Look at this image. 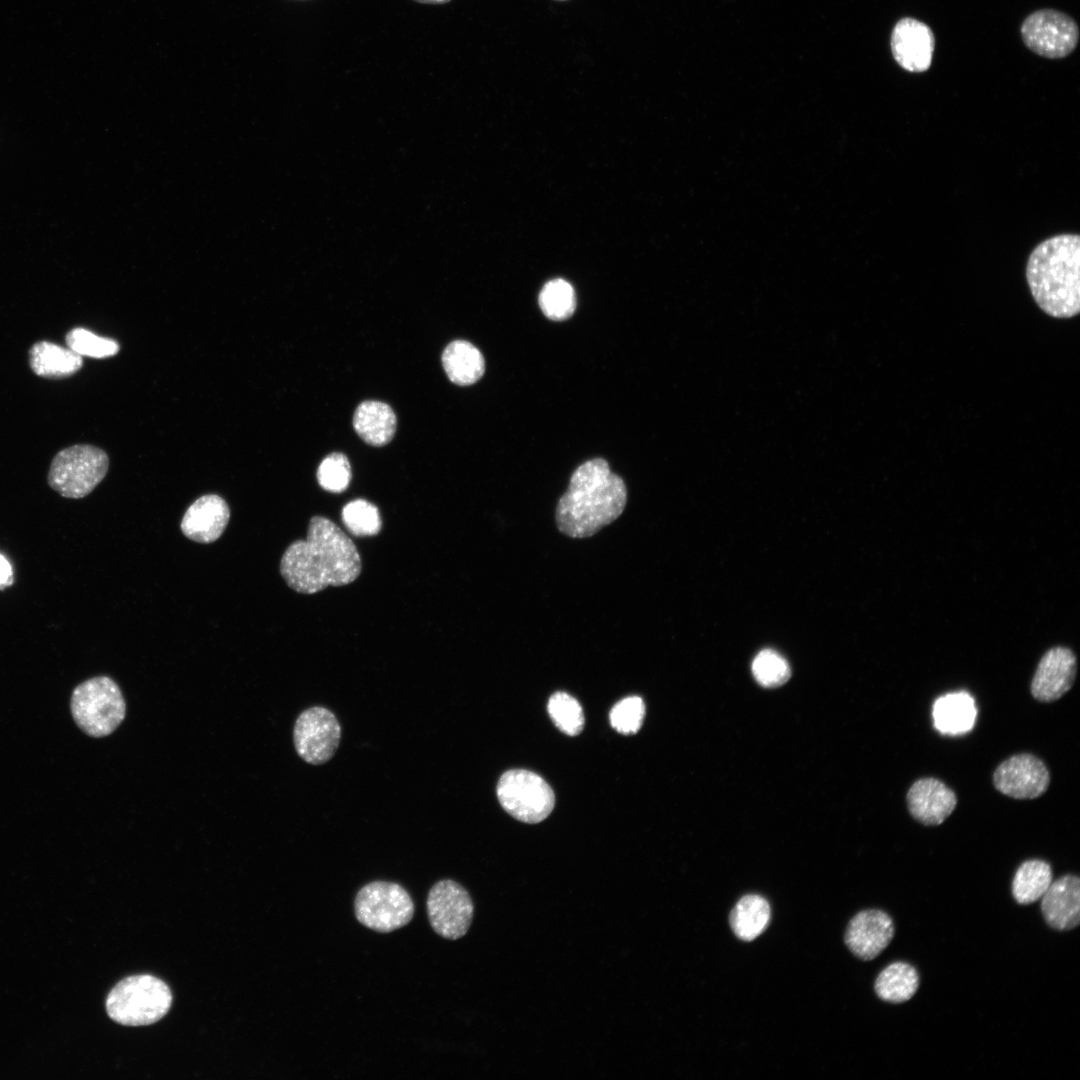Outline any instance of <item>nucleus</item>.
<instances>
[{"instance_id": "obj_1", "label": "nucleus", "mask_w": 1080, "mask_h": 1080, "mask_svg": "<svg viewBox=\"0 0 1080 1080\" xmlns=\"http://www.w3.org/2000/svg\"><path fill=\"white\" fill-rule=\"evenodd\" d=\"M360 572L361 558L355 544L323 516L310 519L306 539L291 543L280 562V573L287 585L302 594L347 585Z\"/></svg>"}, {"instance_id": "obj_2", "label": "nucleus", "mask_w": 1080, "mask_h": 1080, "mask_svg": "<svg viewBox=\"0 0 1080 1080\" xmlns=\"http://www.w3.org/2000/svg\"><path fill=\"white\" fill-rule=\"evenodd\" d=\"M627 489L602 458L581 464L572 474L567 491L556 507L559 531L572 538H586L612 523L623 512Z\"/></svg>"}, {"instance_id": "obj_3", "label": "nucleus", "mask_w": 1080, "mask_h": 1080, "mask_svg": "<svg viewBox=\"0 0 1080 1080\" xmlns=\"http://www.w3.org/2000/svg\"><path fill=\"white\" fill-rule=\"evenodd\" d=\"M1080 237L1061 234L1029 256L1026 278L1037 305L1049 316L1071 318L1080 310Z\"/></svg>"}, {"instance_id": "obj_4", "label": "nucleus", "mask_w": 1080, "mask_h": 1080, "mask_svg": "<svg viewBox=\"0 0 1080 1080\" xmlns=\"http://www.w3.org/2000/svg\"><path fill=\"white\" fill-rule=\"evenodd\" d=\"M172 994L165 982L152 975L121 980L108 994L106 1010L122 1025L141 1026L160 1020L169 1010Z\"/></svg>"}, {"instance_id": "obj_5", "label": "nucleus", "mask_w": 1080, "mask_h": 1080, "mask_svg": "<svg viewBox=\"0 0 1080 1080\" xmlns=\"http://www.w3.org/2000/svg\"><path fill=\"white\" fill-rule=\"evenodd\" d=\"M71 712L83 732L92 737H104L115 731L125 718L126 703L114 680L96 676L74 689Z\"/></svg>"}, {"instance_id": "obj_6", "label": "nucleus", "mask_w": 1080, "mask_h": 1080, "mask_svg": "<svg viewBox=\"0 0 1080 1080\" xmlns=\"http://www.w3.org/2000/svg\"><path fill=\"white\" fill-rule=\"evenodd\" d=\"M109 458L100 448L79 444L60 450L52 459L47 482L64 498L80 499L104 479Z\"/></svg>"}, {"instance_id": "obj_7", "label": "nucleus", "mask_w": 1080, "mask_h": 1080, "mask_svg": "<svg viewBox=\"0 0 1080 1080\" xmlns=\"http://www.w3.org/2000/svg\"><path fill=\"white\" fill-rule=\"evenodd\" d=\"M359 923L379 933H389L407 925L415 908L409 893L398 883L373 881L363 886L354 900Z\"/></svg>"}, {"instance_id": "obj_8", "label": "nucleus", "mask_w": 1080, "mask_h": 1080, "mask_svg": "<svg viewBox=\"0 0 1080 1080\" xmlns=\"http://www.w3.org/2000/svg\"><path fill=\"white\" fill-rule=\"evenodd\" d=\"M497 797L504 810L525 823H538L553 810L555 796L548 783L524 769L506 771L497 784Z\"/></svg>"}, {"instance_id": "obj_9", "label": "nucleus", "mask_w": 1080, "mask_h": 1080, "mask_svg": "<svg viewBox=\"0 0 1080 1080\" xmlns=\"http://www.w3.org/2000/svg\"><path fill=\"white\" fill-rule=\"evenodd\" d=\"M1020 33L1029 50L1048 59L1067 57L1079 41V27L1075 19L1050 8L1029 14L1022 22Z\"/></svg>"}, {"instance_id": "obj_10", "label": "nucleus", "mask_w": 1080, "mask_h": 1080, "mask_svg": "<svg viewBox=\"0 0 1080 1080\" xmlns=\"http://www.w3.org/2000/svg\"><path fill=\"white\" fill-rule=\"evenodd\" d=\"M426 906L430 925L439 936L456 940L468 932L474 904L468 891L456 881L436 882L428 892Z\"/></svg>"}, {"instance_id": "obj_11", "label": "nucleus", "mask_w": 1080, "mask_h": 1080, "mask_svg": "<svg viewBox=\"0 0 1080 1080\" xmlns=\"http://www.w3.org/2000/svg\"><path fill=\"white\" fill-rule=\"evenodd\" d=\"M293 738L298 755L307 763L319 765L330 760L336 752L341 726L330 710L314 706L296 719Z\"/></svg>"}, {"instance_id": "obj_12", "label": "nucleus", "mask_w": 1080, "mask_h": 1080, "mask_svg": "<svg viewBox=\"0 0 1080 1080\" xmlns=\"http://www.w3.org/2000/svg\"><path fill=\"white\" fill-rule=\"evenodd\" d=\"M992 781L995 789L1014 799H1035L1042 796L1050 784L1046 764L1031 753H1019L1001 762Z\"/></svg>"}, {"instance_id": "obj_13", "label": "nucleus", "mask_w": 1080, "mask_h": 1080, "mask_svg": "<svg viewBox=\"0 0 1080 1080\" xmlns=\"http://www.w3.org/2000/svg\"><path fill=\"white\" fill-rule=\"evenodd\" d=\"M890 47L896 63L908 72L927 71L932 63L935 36L924 22L904 17L894 25Z\"/></svg>"}, {"instance_id": "obj_14", "label": "nucleus", "mask_w": 1080, "mask_h": 1080, "mask_svg": "<svg viewBox=\"0 0 1080 1080\" xmlns=\"http://www.w3.org/2000/svg\"><path fill=\"white\" fill-rule=\"evenodd\" d=\"M1077 672L1074 652L1066 647H1053L1040 659L1030 684L1033 698L1050 703L1060 699L1073 686Z\"/></svg>"}, {"instance_id": "obj_15", "label": "nucleus", "mask_w": 1080, "mask_h": 1080, "mask_svg": "<svg viewBox=\"0 0 1080 1080\" xmlns=\"http://www.w3.org/2000/svg\"><path fill=\"white\" fill-rule=\"evenodd\" d=\"M894 933L893 920L886 912L869 909L860 911L850 920L844 941L856 957L869 961L888 947Z\"/></svg>"}, {"instance_id": "obj_16", "label": "nucleus", "mask_w": 1080, "mask_h": 1080, "mask_svg": "<svg viewBox=\"0 0 1080 1080\" xmlns=\"http://www.w3.org/2000/svg\"><path fill=\"white\" fill-rule=\"evenodd\" d=\"M957 802L955 792L934 777L916 780L906 794L910 815L925 826L942 824L953 813Z\"/></svg>"}, {"instance_id": "obj_17", "label": "nucleus", "mask_w": 1080, "mask_h": 1080, "mask_svg": "<svg viewBox=\"0 0 1080 1080\" xmlns=\"http://www.w3.org/2000/svg\"><path fill=\"white\" fill-rule=\"evenodd\" d=\"M1041 912L1048 926L1068 931L1080 923V878L1065 874L1052 881L1041 897Z\"/></svg>"}, {"instance_id": "obj_18", "label": "nucleus", "mask_w": 1080, "mask_h": 1080, "mask_svg": "<svg viewBox=\"0 0 1080 1080\" xmlns=\"http://www.w3.org/2000/svg\"><path fill=\"white\" fill-rule=\"evenodd\" d=\"M230 518L226 501L207 494L196 499L186 510L180 528L182 533L198 543H212L219 539Z\"/></svg>"}, {"instance_id": "obj_19", "label": "nucleus", "mask_w": 1080, "mask_h": 1080, "mask_svg": "<svg viewBox=\"0 0 1080 1080\" xmlns=\"http://www.w3.org/2000/svg\"><path fill=\"white\" fill-rule=\"evenodd\" d=\"M29 365L40 377L61 379L77 373L83 365V358L68 347L38 341L29 349Z\"/></svg>"}, {"instance_id": "obj_20", "label": "nucleus", "mask_w": 1080, "mask_h": 1080, "mask_svg": "<svg viewBox=\"0 0 1080 1080\" xmlns=\"http://www.w3.org/2000/svg\"><path fill=\"white\" fill-rule=\"evenodd\" d=\"M396 423L392 408L384 402L374 400L360 403L353 417L355 431L371 446L389 443L395 434Z\"/></svg>"}, {"instance_id": "obj_21", "label": "nucleus", "mask_w": 1080, "mask_h": 1080, "mask_svg": "<svg viewBox=\"0 0 1080 1080\" xmlns=\"http://www.w3.org/2000/svg\"><path fill=\"white\" fill-rule=\"evenodd\" d=\"M976 716L975 701L967 692L946 694L933 705L934 724L942 734L958 735L970 731Z\"/></svg>"}, {"instance_id": "obj_22", "label": "nucleus", "mask_w": 1080, "mask_h": 1080, "mask_svg": "<svg viewBox=\"0 0 1080 1080\" xmlns=\"http://www.w3.org/2000/svg\"><path fill=\"white\" fill-rule=\"evenodd\" d=\"M442 365L448 378L461 386L477 382L485 371L483 355L465 340H455L445 347Z\"/></svg>"}, {"instance_id": "obj_23", "label": "nucleus", "mask_w": 1080, "mask_h": 1080, "mask_svg": "<svg viewBox=\"0 0 1080 1080\" xmlns=\"http://www.w3.org/2000/svg\"><path fill=\"white\" fill-rule=\"evenodd\" d=\"M771 909L768 901L756 894L743 896L731 910L729 923L737 938L752 941L768 927Z\"/></svg>"}, {"instance_id": "obj_24", "label": "nucleus", "mask_w": 1080, "mask_h": 1080, "mask_svg": "<svg viewBox=\"0 0 1080 1080\" xmlns=\"http://www.w3.org/2000/svg\"><path fill=\"white\" fill-rule=\"evenodd\" d=\"M919 987L917 970L906 962H893L877 976L874 989L886 1002L899 1004L910 1000Z\"/></svg>"}, {"instance_id": "obj_25", "label": "nucleus", "mask_w": 1080, "mask_h": 1080, "mask_svg": "<svg viewBox=\"0 0 1080 1080\" xmlns=\"http://www.w3.org/2000/svg\"><path fill=\"white\" fill-rule=\"evenodd\" d=\"M1053 878L1050 864L1041 859H1029L1021 863L1012 880V895L1021 905L1039 900L1050 886Z\"/></svg>"}, {"instance_id": "obj_26", "label": "nucleus", "mask_w": 1080, "mask_h": 1080, "mask_svg": "<svg viewBox=\"0 0 1080 1080\" xmlns=\"http://www.w3.org/2000/svg\"><path fill=\"white\" fill-rule=\"evenodd\" d=\"M538 302L547 318L558 321L567 319L574 313L576 296L570 283L563 279H554L543 286Z\"/></svg>"}, {"instance_id": "obj_27", "label": "nucleus", "mask_w": 1080, "mask_h": 1080, "mask_svg": "<svg viewBox=\"0 0 1080 1080\" xmlns=\"http://www.w3.org/2000/svg\"><path fill=\"white\" fill-rule=\"evenodd\" d=\"M547 709L554 724L563 733L575 736L582 731L583 710L579 702L571 695L560 691L552 694Z\"/></svg>"}, {"instance_id": "obj_28", "label": "nucleus", "mask_w": 1080, "mask_h": 1080, "mask_svg": "<svg viewBox=\"0 0 1080 1080\" xmlns=\"http://www.w3.org/2000/svg\"><path fill=\"white\" fill-rule=\"evenodd\" d=\"M69 349L81 356L107 358L119 351V344L111 338L101 337L83 327L71 329L65 336Z\"/></svg>"}, {"instance_id": "obj_29", "label": "nucleus", "mask_w": 1080, "mask_h": 1080, "mask_svg": "<svg viewBox=\"0 0 1080 1080\" xmlns=\"http://www.w3.org/2000/svg\"><path fill=\"white\" fill-rule=\"evenodd\" d=\"M342 520L355 536L376 535L382 526L377 507L364 499L349 502L343 508Z\"/></svg>"}, {"instance_id": "obj_30", "label": "nucleus", "mask_w": 1080, "mask_h": 1080, "mask_svg": "<svg viewBox=\"0 0 1080 1080\" xmlns=\"http://www.w3.org/2000/svg\"><path fill=\"white\" fill-rule=\"evenodd\" d=\"M752 672L757 682L765 687L780 686L791 675L788 662L772 649H764L756 655Z\"/></svg>"}, {"instance_id": "obj_31", "label": "nucleus", "mask_w": 1080, "mask_h": 1080, "mask_svg": "<svg viewBox=\"0 0 1080 1080\" xmlns=\"http://www.w3.org/2000/svg\"><path fill=\"white\" fill-rule=\"evenodd\" d=\"M320 486L332 493H340L349 485L351 468L347 457L342 453L326 456L317 470Z\"/></svg>"}, {"instance_id": "obj_32", "label": "nucleus", "mask_w": 1080, "mask_h": 1080, "mask_svg": "<svg viewBox=\"0 0 1080 1080\" xmlns=\"http://www.w3.org/2000/svg\"><path fill=\"white\" fill-rule=\"evenodd\" d=\"M645 704L638 696H629L617 702L610 711L612 727L622 734L636 733L643 722Z\"/></svg>"}, {"instance_id": "obj_33", "label": "nucleus", "mask_w": 1080, "mask_h": 1080, "mask_svg": "<svg viewBox=\"0 0 1080 1080\" xmlns=\"http://www.w3.org/2000/svg\"><path fill=\"white\" fill-rule=\"evenodd\" d=\"M14 583V572L10 562L0 554V590H4L12 586Z\"/></svg>"}, {"instance_id": "obj_34", "label": "nucleus", "mask_w": 1080, "mask_h": 1080, "mask_svg": "<svg viewBox=\"0 0 1080 1080\" xmlns=\"http://www.w3.org/2000/svg\"><path fill=\"white\" fill-rule=\"evenodd\" d=\"M421 4L441 5L450 2L451 0H413Z\"/></svg>"}, {"instance_id": "obj_35", "label": "nucleus", "mask_w": 1080, "mask_h": 1080, "mask_svg": "<svg viewBox=\"0 0 1080 1080\" xmlns=\"http://www.w3.org/2000/svg\"><path fill=\"white\" fill-rule=\"evenodd\" d=\"M556 1H566V0H556Z\"/></svg>"}]
</instances>
